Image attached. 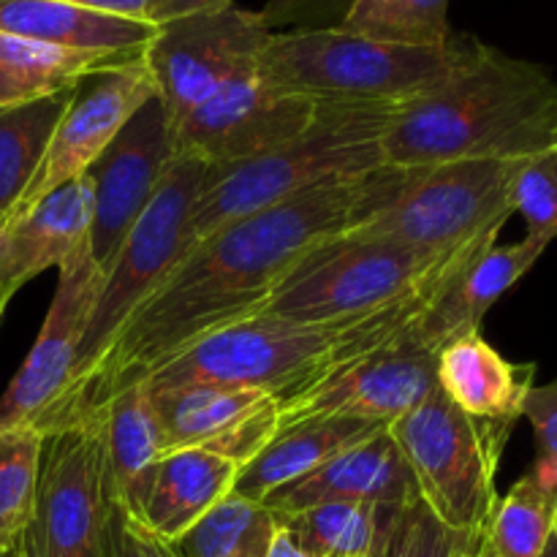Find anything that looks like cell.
Masks as SVG:
<instances>
[{"instance_id": "8d00e7d4", "label": "cell", "mask_w": 557, "mask_h": 557, "mask_svg": "<svg viewBox=\"0 0 557 557\" xmlns=\"http://www.w3.org/2000/svg\"><path fill=\"white\" fill-rule=\"evenodd\" d=\"M234 0H147V22L166 25V22L183 20V16L201 14V11H218L232 5Z\"/></svg>"}, {"instance_id": "603a6c76", "label": "cell", "mask_w": 557, "mask_h": 557, "mask_svg": "<svg viewBox=\"0 0 557 557\" xmlns=\"http://www.w3.org/2000/svg\"><path fill=\"white\" fill-rule=\"evenodd\" d=\"M156 30L150 22L98 14L63 0H0V33L76 52L134 58L145 52Z\"/></svg>"}, {"instance_id": "bcb514c9", "label": "cell", "mask_w": 557, "mask_h": 557, "mask_svg": "<svg viewBox=\"0 0 557 557\" xmlns=\"http://www.w3.org/2000/svg\"><path fill=\"white\" fill-rule=\"evenodd\" d=\"M0 557H3V549H0Z\"/></svg>"}, {"instance_id": "7402d4cb", "label": "cell", "mask_w": 557, "mask_h": 557, "mask_svg": "<svg viewBox=\"0 0 557 557\" xmlns=\"http://www.w3.org/2000/svg\"><path fill=\"white\" fill-rule=\"evenodd\" d=\"M96 413L101 417L109 500L125 517L136 520L163 457L156 403L145 384H136L109 397Z\"/></svg>"}, {"instance_id": "f35d334b", "label": "cell", "mask_w": 557, "mask_h": 557, "mask_svg": "<svg viewBox=\"0 0 557 557\" xmlns=\"http://www.w3.org/2000/svg\"><path fill=\"white\" fill-rule=\"evenodd\" d=\"M63 3L79 5V9H87V11H98V14H112V16H125V20L147 22V0H63Z\"/></svg>"}, {"instance_id": "f1b7e54d", "label": "cell", "mask_w": 557, "mask_h": 557, "mask_svg": "<svg viewBox=\"0 0 557 557\" xmlns=\"http://www.w3.org/2000/svg\"><path fill=\"white\" fill-rule=\"evenodd\" d=\"M557 495L531 471L498 500L487 528V547L495 557H539L553 536Z\"/></svg>"}, {"instance_id": "ab89813d", "label": "cell", "mask_w": 557, "mask_h": 557, "mask_svg": "<svg viewBox=\"0 0 557 557\" xmlns=\"http://www.w3.org/2000/svg\"><path fill=\"white\" fill-rule=\"evenodd\" d=\"M267 557H315V555L308 553V549H305L302 544H299L297 539H294L292 533L277 522V531L275 536H272L270 553H267Z\"/></svg>"}, {"instance_id": "60d3db41", "label": "cell", "mask_w": 557, "mask_h": 557, "mask_svg": "<svg viewBox=\"0 0 557 557\" xmlns=\"http://www.w3.org/2000/svg\"><path fill=\"white\" fill-rule=\"evenodd\" d=\"M3 557H33L30 547H27V542H25V536H22L20 542L14 544V547H11V549H5Z\"/></svg>"}, {"instance_id": "d4e9b609", "label": "cell", "mask_w": 557, "mask_h": 557, "mask_svg": "<svg viewBox=\"0 0 557 557\" xmlns=\"http://www.w3.org/2000/svg\"><path fill=\"white\" fill-rule=\"evenodd\" d=\"M139 58V54H134ZM125 54L76 52L30 38L0 33V109L38 101L71 90L87 74L107 65L125 63Z\"/></svg>"}, {"instance_id": "83f0119b", "label": "cell", "mask_w": 557, "mask_h": 557, "mask_svg": "<svg viewBox=\"0 0 557 557\" xmlns=\"http://www.w3.org/2000/svg\"><path fill=\"white\" fill-rule=\"evenodd\" d=\"M337 27L406 47H444L455 36L449 0H357Z\"/></svg>"}, {"instance_id": "9a60e30c", "label": "cell", "mask_w": 557, "mask_h": 557, "mask_svg": "<svg viewBox=\"0 0 557 557\" xmlns=\"http://www.w3.org/2000/svg\"><path fill=\"white\" fill-rule=\"evenodd\" d=\"M315 117L305 98L272 90L256 71L234 76L212 98L172 125L174 150L210 166L261 156L302 134Z\"/></svg>"}, {"instance_id": "d590c367", "label": "cell", "mask_w": 557, "mask_h": 557, "mask_svg": "<svg viewBox=\"0 0 557 557\" xmlns=\"http://www.w3.org/2000/svg\"><path fill=\"white\" fill-rule=\"evenodd\" d=\"M112 557H166L158 539L114 506L112 511Z\"/></svg>"}, {"instance_id": "5b68a950", "label": "cell", "mask_w": 557, "mask_h": 557, "mask_svg": "<svg viewBox=\"0 0 557 557\" xmlns=\"http://www.w3.org/2000/svg\"><path fill=\"white\" fill-rule=\"evenodd\" d=\"M490 245L428 256L379 239L337 234L310 250L256 315L324 330L351 326L438 286Z\"/></svg>"}, {"instance_id": "cb8c5ba5", "label": "cell", "mask_w": 557, "mask_h": 557, "mask_svg": "<svg viewBox=\"0 0 557 557\" xmlns=\"http://www.w3.org/2000/svg\"><path fill=\"white\" fill-rule=\"evenodd\" d=\"M384 430L389 428L357 422V419H315L283 430L243 468L234 495L261 504L270 493L319 471L332 457Z\"/></svg>"}, {"instance_id": "b9f144b4", "label": "cell", "mask_w": 557, "mask_h": 557, "mask_svg": "<svg viewBox=\"0 0 557 557\" xmlns=\"http://www.w3.org/2000/svg\"><path fill=\"white\" fill-rule=\"evenodd\" d=\"M539 557H557V517H555V528H553V536H549L547 547H544V553Z\"/></svg>"}, {"instance_id": "d6986e66", "label": "cell", "mask_w": 557, "mask_h": 557, "mask_svg": "<svg viewBox=\"0 0 557 557\" xmlns=\"http://www.w3.org/2000/svg\"><path fill=\"white\" fill-rule=\"evenodd\" d=\"M547 248L549 245L531 237L509 245L493 243L446 283L444 292L430 302L417 324L408 326L406 335L438 354L446 343L482 330L484 315L533 270Z\"/></svg>"}, {"instance_id": "e0dca14e", "label": "cell", "mask_w": 557, "mask_h": 557, "mask_svg": "<svg viewBox=\"0 0 557 557\" xmlns=\"http://www.w3.org/2000/svg\"><path fill=\"white\" fill-rule=\"evenodd\" d=\"M92 183L76 177L0 223V310L25 283L90 250Z\"/></svg>"}, {"instance_id": "836d02e7", "label": "cell", "mask_w": 557, "mask_h": 557, "mask_svg": "<svg viewBox=\"0 0 557 557\" xmlns=\"http://www.w3.org/2000/svg\"><path fill=\"white\" fill-rule=\"evenodd\" d=\"M522 417H528L536 435L539 455L531 473L557 495V379L544 386H533Z\"/></svg>"}, {"instance_id": "4dcf8cb0", "label": "cell", "mask_w": 557, "mask_h": 557, "mask_svg": "<svg viewBox=\"0 0 557 557\" xmlns=\"http://www.w3.org/2000/svg\"><path fill=\"white\" fill-rule=\"evenodd\" d=\"M275 517L315 557H368L375 539L379 506L330 500Z\"/></svg>"}, {"instance_id": "3957f363", "label": "cell", "mask_w": 557, "mask_h": 557, "mask_svg": "<svg viewBox=\"0 0 557 557\" xmlns=\"http://www.w3.org/2000/svg\"><path fill=\"white\" fill-rule=\"evenodd\" d=\"M395 109L315 107L313 123L294 139L248 161L207 169L185 223V250L239 218L386 166L381 136Z\"/></svg>"}, {"instance_id": "f6af8a7d", "label": "cell", "mask_w": 557, "mask_h": 557, "mask_svg": "<svg viewBox=\"0 0 557 557\" xmlns=\"http://www.w3.org/2000/svg\"><path fill=\"white\" fill-rule=\"evenodd\" d=\"M0 319H3V310H0Z\"/></svg>"}, {"instance_id": "d6a6232c", "label": "cell", "mask_w": 557, "mask_h": 557, "mask_svg": "<svg viewBox=\"0 0 557 557\" xmlns=\"http://www.w3.org/2000/svg\"><path fill=\"white\" fill-rule=\"evenodd\" d=\"M484 539V533H466L444 525L422 500L413 504L408 557H476Z\"/></svg>"}, {"instance_id": "4316f807", "label": "cell", "mask_w": 557, "mask_h": 557, "mask_svg": "<svg viewBox=\"0 0 557 557\" xmlns=\"http://www.w3.org/2000/svg\"><path fill=\"white\" fill-rule=\"evenodd\" d=\"M275 531V511L232 495L166 547L174 557H267Z\"/></svg>"}, {"instance_id": "ac0fdd59", "label": "cell", "mask_w": 557, "mask_h": 557, "mask_svg": "<svg viewBox=\"0 0 557 557\" xmlns=\"http://www.w3.org/2000/svg\"><path fill=\"white\" fill-rule=\"evenodd\" d=\"M330 500L370 506L417 504V482L389 430L332 457L319 471L275 490L261 504L275 515H292Z\"/></svg>"}, {"instance_id": "74e56055", "label": "cell", "mask_w": 557, "mask_h": 557, "mask_svg": "<svg viewBox=\"0 0 557 557\" xmlns=\"http://www.w3.org/2000/svg\"><path fill=\"white\" fill-rule=\"evenodd\" d=\"M343 3V0H270L264 5V11H259L261 20L267 22L270 30H275L277 25H288V22H299V16L315 14V11L326 9V5ZM348 9H351L357 0H346Z\"/></svg>"}, {"instance_id": "9c48e42d", "label": "cell", "mask_w": 557, "mask_h": 557, "mask_svg": "<svg viewBox=\"0 0 557 557\" xmlns=\"http://www.w3.org/2000/svg\"><path fill=\"white\" fill-rule=\"evenodd\" d=\"M112 511L101 417L82 413L44 435L25 542L33 557H112Z\"/></svg>"}, {"instance_id": "52a82bcc", "label": "cell", "mask_w": 557, "mask_h": 557, "mask_svg": "<svg viewBox=\"0 0 557 557\" xmlns=\"http://www.w3.org/2000/svg\"><path fill=\"white\" fill-rule=\"evenodd\" d=\"M511 430L515 424L468 417L438 386L389 424L392 441L413 473L419 500L444 525L484 536L500 500L495 476Z\"/></svg>"}, {"instance_id": "5bb4252c", "label": "cell", "mask_w": 557, "mask_h": 557, "mask_svg": "<svg viewBox=\"0 0 557 557\" xmlns=\"http://www.w3.org/2000/svg\"><path fill=\"white\" fill-rule=\"evenodd\" d=\"M103 275L90 250L58 270L52 305L20 373L0 397V422L33 428L44 435L54 408L63 400L79 359L82 337L96 305Z\"/></svg>"}, {"instance_id": "7c38bea8", "label": "cell", "mask_w": 557, "mask_h": 557, "mask_svg": "<svg viewBox=\"0 0 557 557\" xmlns=\"http://www.w3.org/2000/svg\"><path fill=\"white\" fill-rule=\"evenodd\" d=\"M174 158L177 150L172 128L156 96L123 125L112 145L87 169L92 183L90 259L101 275L114 264L125 237L161 188Z\"/></svg>"}, {"instance_id": "e575fe53", "label": "cell", "mask_w": 557, "mask_h": 557, "mask_svg": "<svg viewBox=\"0 0 557 557\" xmlns=\"http://www.w3.org/2000/svg\"><path fill=\"white\" fill-rule=\"evenodd\" d=\"M411 506H379L375 539L368 557H408L411 539Z\"/></svg>"}, {"instance_id": "8992f818", "label": "cell", "mask_w": 557, "mask_h": 557, "mask_svg": "<svg viewBox=\"0 0 557 557\" xmlns=\"http://www.w3.org/2000/svg\"><path fill=\"white\" fill-rule=\"evenodd\" d=\"M515 169L517 161L498 158L406 169L389 201L343 234L428 256H449L498 243L500 228L515 215Z\"/></svg>"}, {"instance_id": "4fadbf2b", "label": "cell", "mask_w": 557, "mask_h": 557, "mask_svg": "<svg viewBox=\"0 0 557 557\" xmlns=\"http://www.w3.org/2000/svg\"><path fill=\"white\" fill-rule=\"evenodd\" d=\"M156 96V82H152L141 54L87 74L76 85L74 98L65 107L63 117L49 139L47 156H44L36 177L27 185L25 196L9 218L30 210L38 199L52 194L60 185L85 177L87 169L112 145L123 125Z\"/></svg>"}, {"instance_id": "f546056e", "label": "cell", "mask_w": 557, "mask_h": 557, "mask_svg": "<svg viewBox=\"0 0 557 557\" xmlns=\"http://www.w3.org/2000/svg\"><path fill=\"white\" fill-rule=\"evenodd\" d=\"M44 435L33 428L0 422V549L27 533L36 506Z\"/></svg>"}, {"instance_id": "ba28073f", "label": "cell", "mask_w": 557, "mask_h": 557, "mask_svg": "<svg viewBox=\"0 0 557 557\" xmlns=\"http://www.w3.org/2000/svg\"><path fill=\"white\" fill-rule=\"evenodd\" d=\"M207 169H210V163L201 161V158L177 152L161 188L156 190L147 210L141 212L136 226L125 237L117 259L109 267L101 288H98L69 389H65L63 400L54 408L44 435L58 428L71 397L90 379V373L101 362V357L112 346L125 321L139 310V305L161 286V281L172 272V267L183 259L185 223H188L196 196L205 185Z\"/></svg>"}, {"instance_id": "ffe728a7", "label": "cell", "mask_w": 557, "mask_h": 557, "mask_svg": "<svg viewBox=\"0 0 557 557\" xmlns=\"http://www.w3.org/2000/svg\"><path fill=\"white\" fill-rule=\"evenodd\" d=\"M243 466L207 449H180L161 457L136 525L161 544H174L232 498Z\"/></svg>"}, {"instance_id": "484cf974", "label": "cell", "mask_w": 557, "mask_h": 557, "mask_svg": "<svg viewBox=\"0 0 557 557\" xmlns=\"http://www.w3.org/2000/svg\"><path fill=\"white\" fill-rule=\"evenodd\" d=\"M76 87L20 107L0 109V223L16 210L36 177L49 139Z\"/></svg>"}, {"instance_id": "7bdbcfd3", "label": "cell", "mask_w": 557, "mask_h": 557, "mask_svg": "<svg viewBox=\"0 0 557 557\" xmlns=\"http://www.w3.org/2000/svg\"><path fill=\"white\" fill-rule=\"evenodd\" d=\"M476 557H495V555H493V549L487 547V539H484V547L479 549V555H476Z\"/></svg>"}, {"instance_id": "ee69618b", "label": "cell", "mask_w": 557, "mask_h": 557, "mask_svg": "<svg viewBox=\"0 0 557 557\" xmlns=\"http://www.w3.org/2000/svg\"><path fill=\"white\" fill-rule=\"evenodd\" d=\"M163 549H166V557H174V553H172V549L166 547V544H163Z\"/></svg>"}, {"instance_id": "44dd1931", "label": "cell", "mask_w": 557, "mask_h": 557, "mask_svg": "<svg viewBox=\"0 0 557 557\" xmlns=\"http://www.w3.org/2000/svg\"><path fill=\"white\" fill-rule=\"evenodd\" d=\"M435 384L468 417L517 424L536 386V364L511 362L476 330L441 348Z\"/></svg>"}, {"instance_id": "6da1fadb", "label": "cell", "mask_w": 557, "mask_h": 557, "mask_svg": "<svg viewBox=\"0 0 557 557\" xmlns=\"http://www.w3.org/2000/svg\"><path fill=\"white\" fill-rule=\"evenodd\" d=\"M403 174L406 169L381 166L364 177L324 185L239 218L185 250L125 321L54 430L141 384L199 337L259 313L310 250L379 212Z\"/></svg>"}, {"instance_id": "7a4b0ae2", "label": "cell", "mask_w": 557, "mask_h": 557, "mask_svg": "<svg viewBox=\"0 0 557 557\" xmlns=\"http://www.w3.org/2000/svg\"><path fill=\"white\" fill-rule=\"evenodd\" d=\"M557 147V82L544 65L473 38L466 60L433 90L392 112L381 136L386 166L520 161Z\"/></svg>"}, {"instance_id": "30bf717a", "label": "cell", "mask_w": 557, "mask_h": 557, "mask_svg": "<svg viewBox=\"0 0 557 557\" xmlns=\"http://www.w3.org/2000/svg\"><path fill=\"white\" fill-rule=\"evenodd\" d=\"M272 33L259 11L234 3L158 25L141 58L156 82L169 128L234 76L259 69Z\"/></svg>"}, {"instance_id": "277c9868", "label": "cell", "mask_w": 557, "mask_h": 557, "mask_svg": "<svg viewBox=\"0 0 557 557\" xmlns=\"http://www.w3.org/2000/svg\"><path fill=\"white\" fill-rule=\"evenodd\" d=\"M473 36L444 47H406L354 36L341 27L272 33L259 79L313 107H400L433 90L466 60Z\"/></svg>"}, {"instance_id": "1f68e13d", "label": "cell", "mask_w": 557, "mask_h": 557, "mask_svg": "<svg viewBox=\"0 0 557 557\" xmlns=\"http://www.w3.org/2000/svg\"><path fill=\"white\" fill-rule=\"evenodd\" d=\"M511 205L525 218V237L553 243L557 237V147L517 161Z\"/></svg>"}, {"instance_id": "2e32d148", "label": "cell", "mask_w": 557, "mask_h": 557, "mask_svg": "<svg viewBox=\"0 0 557 557\" xmlns=\"http://www.w3.org/2000/svg\"><path fill=\"white\" fill-rule=\"evenodd\" d=\"M163 433V455L207 449L248 466L277 435L281 400L261 389L177 386L150 389Z\"/></svg>"}, {"instance_id": "8fae6325", "label": "cell", "mask_w": 557, "mask_h": 557, "mask_svg": "<svg viewBox=\"0 0 557 557\" xmlns=\"http://www.w3.org/2000/svg\"><path fill=\"white\" fill-rule=\"evenodd\" d=\"M438 354L408 335L351 359L319 384L281 400L277 433L315 419H357L389 428L435 389Z\"/></svg>"}]
</instances>
